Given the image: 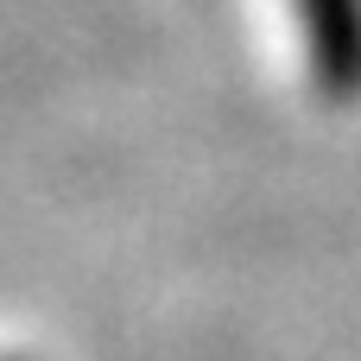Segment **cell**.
Masks as SVG:
<instances>
[{
	"instance_id": "6da1fadb",
	"label": "cell",
	"mask_w": 361,
	"mask_h": 361,
	"mask_svg": "<svg viewBox=\"0 0 361 361\" xmlns=\"http://www.w3.org/2000/svg\"><path fill=\"white\" fill-rule=\"evenodd\" d=\"M311 51V76L324 95L355 102L361 95V0H292Z\"/></svg>"
}]
</instances>
